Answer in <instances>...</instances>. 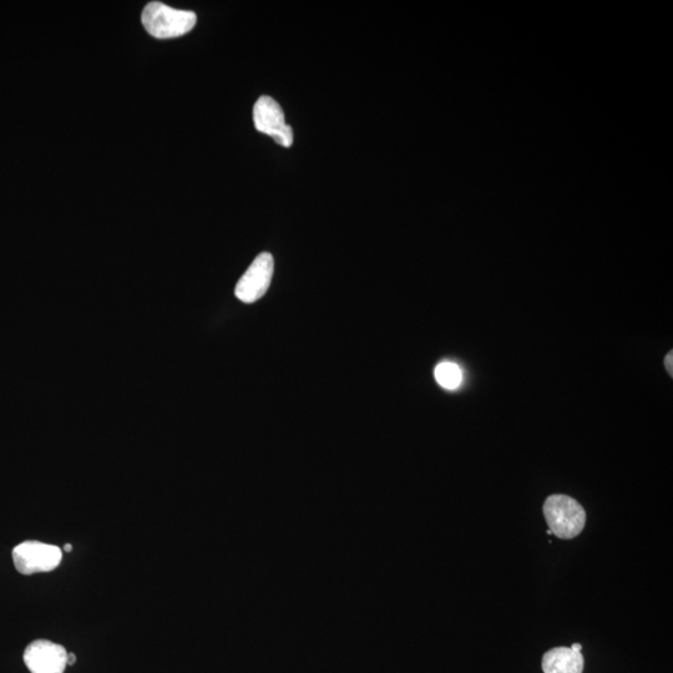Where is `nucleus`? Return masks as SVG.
Wrapping results in <instances>:
<instances>
[{
  "mask_svg": "<svg viewBox=\"0 0 673 673\" xmlns=\"http://www.w3.org/2000/svg\"><path fill=\"white\" fill-rule=\"evenodd\" d=\"M146 32L156 39L179 38L190 33L197 23V15L190 10H180L164 3L151 2L141 14Z\"/></svg>",
  "mask_w": 673,
  "mask_h": 673,
  "instance_id": "f257e3e1",
  "label": "nucleus"
},
{
  "mask_svg": "<svg viewBox=\"0 0 673 673\" xmlns=\"http://www.w3.org/2000/svg\"><path fill=\"white\" fill-rule=\"evenodd\" d=\"M544 516L549 530L556 538L569 540L584 530L586 513L574 498L551 495L544 503Z\"/></svg>",
  "mask_w": 673,
  "mask_h": 673,
  "instance_id": "f03ea898",
  "label": "nucleus"
},
{
  "mask_svg": "<svg viewBox=\"0 0 673 673\" xmlns=\"http://www.w3.org/2000/svg\"><path fill=\"white\" fill-rule=\"evenodd\" d=\"M62 559V549L40 541H24L13 549L15 569L23 575L53 571L62 563Z\"/></svg>",
  "mask_w": 673,
  "mask_h": 673,
  "instance_id": "7ed1b4c3",
  "label": "nucleus"
},
{
  "mask_svg": "<svg viewBox=\"0 0 673 673\" xmlns=\"http://www.w3.org/2000/svg\"><path fill=\"white\" fill-rule=\"evenodd\" d=\"M253 124L260 133L271 136L283 148H291L293 130L286 123L281 105L271 96L263 95L253 106Z\"/></svg>",
  "mask_w": 673,
  "mask_h": 673,
  "instance_id": "20e7f679",
  "label": "nucleus"
},
{
  "mask_svg": "<svg viewBox=\"0 0 673 673\" xmlns=\"http://www.w3.org/2000/svg\"><path fill=\"white\" fill-rule=\"evenodd\" d=\"M275 261L271 253L263 252L251 263L249 270L237 282L235 295L244 303H253L263 296L270 288Z\"/></svg>",
  "mask_w": 673,
  "mask_h": 673,
  "instance_id": "39448f33",
  "label": "nucleus"
},
{
  "mask_svg": "<svg viewBox=\"0 0 673 673\" xmlns=\"http://www.w3.org/2000/svg\"><path fill=\"white\" fill-rule=\"evenodd\" d=\"M24 662L32 673H64L68 666V652L52 641L37 640L25 650Z\"/></svg>",
  "mask_w": 673,
  "mask_h": 673,
  "instance_id": "423d86ee",
  "label": "nucleus"
},
{
  "mask_svg": "<svg viewBox=\"0 0 673 673\" xmlns=\"http://www.w3.org/2000/svg\"><path fill=\"white\" fill-rule=\"evenodd\" d=\"M544 673H583L585 660L581 652L570 647H555L543 657Z\"/></svg>",
  "mask_w": 673,
  "mask_h": 673,
  "instance_id": "0eeeda50",
  "label": "nucleus"
},
{
  "mask_svg": "<svg viewBox=\"0 0 673 673\" xmlns=\"http://www.w3.org/2000/svg\"><path fill=\"white\" fill-rule=\"evenodd\" d=\"M435 379L445 389H457L462 383L463 374L457 364L443 362L435 368Z\"/></svg>",
  "mask_w": 673,
  "mask_h": 673,
  "instance_id": "6e6552de",
  "label": "nucleus"
},
{
  "mask_svg": "<svg viewBox=\"0 0 673 673\" xmlns=\"http://www.w3.org/2000/svg\"><path fill=\"white\" fill-rule=\"evenodd\" d=\"M672 359H673V354H672V352H670L669 354H667V356L665 358V366H666L667 372L670 373L671 377H672V374H673Z\"/></svg>",
  "mask_w": 673,
  "mask_h": 673,
  "instance_id": "1a4fd4ad",
  "label": "nucleus"
},
{
  "mask_svg": "<svg viewBox=\"0 0 673 673\" xmlns=\"http://www.w3.org/2000/svg\"><path fill=\"white\" fill-rule=\"evenodd\" d=\"M77 662V656L74 654H68V666L74 665Z\"/></svg>",
  "mask_w": 673,
  "mask_h": 673,
  "instance_id": "9d476101",
  "label": "nucleus"
},
{
  "mask_svg": "<svg viewBox=\"0 0 673 673\" xmlns=\"http://www.w3.org/2000/svg\"><path fill=\"white\" fill-rule=\"evenodd\" d=\"M570 649L575 652H581V649H583V647H581L580 644H574L573 646L570 647Z\"/></svg>",
  "mask_w": 673,
  "mask_h": 673,
  "instance_id": "9b49d317",
  "label": "nucleus"
},
{
  "mask_svg": "<svg viewBox=\"0 0 673 673\" xmlns=\"http://www.w3.org/2000/svg\"><path fill=\"white\" fill-rule=\"evenodd\" d=\"M64 551H65V553H70V551H72V545H70V544L65 545L64 546Z\"/></svg>",
  "mask_w": 673,
  "mask_h": 673,
  "instance_id": "f8f14e48",
  "label": "nucleus"
},
{
  "mask_svg": "<svg viewBox=\"0 0 673 673\" xmlns=\"http://www.w3.org/2000/svg\"><path fill=\"white\" fill-rule=\"evenodd\" d=\"M546 534L553 535V533H551V531L549 529H548V531H546Z\"/></svg>",
  "mask_w": 673,
  "mask_h": 673,
  "instance_id": "ddd939ff",
  "label": "nucleus"
}]
</instances>
